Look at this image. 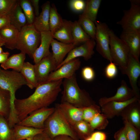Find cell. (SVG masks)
<instances>
[{
	"label": "cell",
	"instance_id": "cell-13",
	"mask_svg": "<svg viewBox=\"0 0 140 140\" xmlns=\"http://www.w3.org/2000/svg\"><path fill=\"white\" fill-rule=\"evenodd\" d=\"M124 74L128 76L135 96L140 99V90L137 81L140 75V63L130 53Z\"/></svg>",
	"mask_w": 140,
	"mask_h": 140
},
{
	"label": "cell",
	"instance_id": "cell-24",
	"mask_svg": "<svg viewBox=\"0 0 140 140\" xmlns=\"http://www.w3.org/2000/svg\"><path fill=\"white\" fill-rule=\"evenodd\" d=\"M73 22L63 19L61 26L53 34L54 38L66 44L73 43L72 29Z\"/></svg>",
	"mask_w": 140,
	"mask_h": 140
},
{
	"label": "cell",
	"instance_id": "cell-45",
	"mask_svg": "<svg viewBox=\"0 0 140 140\" xmlns=\"http://www.w3.org/2000/svg\"><path fill=\"white\" fill-rule=\"evenodd\" d=\"M114 138L115 140H127L125 136L123 127L115 133Z\"/></svg>",
	"mask_w": 140,
	"mask_h": 140
},
{
	"label": "cell",
	"instance_id": "cell-43",
	"mask_svg": "<svg viewBox=\"0 0 140 140\" xmlns=\"http://www.w3.org/2000/svg\"><path fill=\"white\" fill-rule=\"evenodd\" d=\"M10 24V19L9 15L0 14V30Z\"/></svg>",
	"mask_w": 140,
	"mask_h": 140
},
{
	"label": "cell",
	"instance_id": "cell-5",
	"mask_svg": "<svg viewBox=\"0 0 140 140\" xmlns=\"http://www.w3.org/2000/svg\"><path fill=\"white\" fill-rule=\"evenodd\" d=\"M41 41L40 32L32 24H27L19 32L16 48L33 59Z\"/></svg>",
	"mask_w": 140,
	"mask_h": 140
},
{
	"label": "cell",
	"instance_id": "cell-34",
	"mask_svg": "<svg viewBox=\"0 0 140 140\" xmlns=\"http://www.w3.org/2000/svg\"><path fill=\"white\" fill-rule=\"evenodd\" d=\"M0 140H14L13 128H11L7 120L0 115Z\"/></svg>",
	"mask_w": 140,
	"mask_h": 140
},
{
	"label": "cell",
	"instance_id": "cell-35",
	"mask_svg": "<svg viewBox=\"0 0 140 140\" xmlns=\"http://www.w3.org/2000/svg\"><path fill=\"white\" fill-rule=\"evenodd\" d=\"M92 129L94 131L105 129L108 124V119L102 113H99L95 116L89 123Z\"/></svg>",
	"mask_w": 140,
	"mask_h": 140
},
{
	"label": "cell",
	"instance_id": "cell-39",
	"mask_svg": "<svg viewBox=\"0 0 140 140\" xmlns=\"http://www.w3.org/2000/svg\"><path fill=\"white\" fill-rule=\"evenodd\" d=\"M17 1L16 0H0V14H8Z\"/></svg>",
	"mask_w": 140,
	"mask_h": 140
},
{
	"label": "cell",
	"instance_id": "cell-12",
	"mask_svg": "<svg viewBox=\"0 0 140 140\" xmlns=\"http://www.w3.org/2000/svg\"><path fill=\"white\" fill-rule=\"evenodd\" d=\"M96 45L95 40L91 38L81 45L75 47L68 53L66 58L57 68L56 69L64 64L78 57H82L85 60H88L92 58L94 53V50Z\"/></svg>",
	"mask_w": 140,
	"mask_h": 140
},
{
	"label": "cell",
	"instance_id": "cell-28",
	"mask_svg": "<svg viewBox=\"0 0 140 140\" xmlns=\"http://www.w3.org/2000/svg\"><path fill=\"white\" fill-rule=\"evenodd\" d=\"M11 110L10 92L0 87V115L8 120Z\"/></svg>",
	"mask_w": 140,
	"mask_h": 140
},
{
	"label": "cell",
	"instance_id": "cell-16",
	"mask_svg": "<svg viewBox=\"0 0 140 140\" xmlns=\"http://www.w3.org/2000/svg\"><path fill=\"white\" fill-rule=\"evenodd\" d=\"M135 96V94L132 89L128 87L125 80H122L121 85L118 88L116 94L110 97H101L99 100V103L101 106L110 101L123 102Z\"/></svg>",
	"mask_w": 140,
	"mask_h": 140
},
{
	"label": "cell",
	"instance_id": "cell-2",
	"mask_svg": "<svg viewBox=\"0 0 140 140\" xmlns=\"http://www.w3.org/2000/svg\"><path fill=\"white\" fill-rule=\"evenodd\" d=\"M63 90L61 102L67 103L76 107L83 108L95 103L89 94L79 87L76 74L62 81Z\"/></svg>",
	"mask_w": 140,
	"mask_h": 140
},
{
	"label": "cell",
	"instance_id": "cell-14",
	"mask_svg": "<svg viewBox=\"0 0 140 140\" xmlns=\"http://www.w3.org/2000/svg\"><path fill=\"white\" fill-rule=\"evenodd\" d=\"M120 38L128 47L130 53L139 60L140 54V31H123Z\"/></svg>",
	"mask_w": 140,
	"mask_h": 140
},
{
	"label": "cell",
	"instance_id": "cell-6",
	"mask_svg": "<svg viewBox=\"0 0 140 140\" xmlns=\"http://www.w3.org/2000/svg\"><path fill=\"white\" fill-rule=\"evenodd\" d=\"M110 48L113 62L124 74L130 54L128 49L123 42L112 30L109 32Z\"/></svg>",
	"mask_w": 140,
	"mask_h": 140
},
{
	"label": "cell",
	"instance_id": "cell-29",
	"mask_svg": "<svg viewBox=\"0 0 140 140\" xmlns=\"http://www.w3.org/2000/svg\"><path fill=\"white\" fill-rule=\"evenodd\" d=\"M101 2V0L87 1L85 2V6L82 14L95 23L96 20L98 11Z\"/></svg>",
	"mask_w": 140,
	"mask_h": 140
},
{
	"label": "cell",
	"instance_id": "cell-33",
	"mask_svg": "<svg viewBox=\"0 0 140 140\" xmlns=\"http://www.w3.org/2000/svg\"><path fill=\"white\" fill-rule=\"evenodd\" d=\"M77 22L84 31L95 40L96 27L94 23L82 14L79 15Z\"/></svg>",
	"mask_w": 140,
	"mask_h": 140
},
{
	"label": "cell",
	"instance_id": "cell-47",
	"mask_svg": "<svg viewBox=\"0 0 140 140\" xmlns=\"http://www.w3.org/2000/svg\"><path fill=\"white\" fill-rule=\"evenodd\" d=\"M30 2L32 3L33 10H34L35 14L36 17L39 14V2L38 0H31Z\"/></svg>",
	"mask_w": 140,
	"mask_h": 140
},
{
	"label": "cell",
	"instance_id": "cell-7",
	"mask_svg": "<svg viewBox=\"0 0 140 140\" xmlns=\"http://www.w3.org/2000/svg\"><path fill=\"white\" fill-rule=\"evenodd\" d=\"M130 9L123 11L121 20L117 23L125 31H140V1L130 0Z\"/></svg>",
	"mask_w": 140,
	"mask_h": 140
},
{
	"label": "cell",
	"instance_id": "cell-41",
	"mask_svg": "<svg viewBox=\"0 0 140 140\" xmlns=\"http://www.w3.org/2000/svg\"><path fill=\"white\" fill-rule=\"evenodd\" d=\"M81 73L82 77L86 81H91L95 78V72L91 67L86 66L83 67L82 69Z\"/></svg>",
	"mask_w": 140,
	"mask_h": 140
},
{
	"label": "cell",
	"instance_id": "cell-18",
	"mask_svg": "<svg viewBox=\"0 0 140 140\" xmlns=\"http://www.w3.org/2000/svg\"><path fill=\"white\" fill-rule=\"evenodd\" d=\"M64 116L73 126L83 119V108H78L66 102L57 104Z\"/></svg>",
	"mask_w": 140,
	"mask_h": 140
},
{
	"label": "cell",
	"instance_id": "cell-19",
	"mask_svg": "<svg viewBox=\"0 0 140 140\" xmlns=\"http://www.w3.org/2000/svg\"><path fill=\"white\" fill-rule=\"evenodd\" d=\"M140 130V101L132 103L126 107L120 115Z\"/></svg>",
	"mask_w": 140,
	"mask_h": 140
},
{
	"label": "cell",
	"instance_id": "cell-23",
	"mask_svg": "<svg viewBox=\"0 0 140 140\" xmlns=\"http://www.w3.org/2000/svg\"><path fill=\"white\" fill-rule=\"evenodd\" d=\"M19 31L10 24L0 30V36L5 41L6 47L11 50L16 48Z\"/></svg>",
	"mask_w": 140,
	"mask_h": 140
},
{
	"label": "cell",
	"instance_id": "cell-50",
	"mask_svg": "<svg viewBox=\"0 0 140 140\" xmlns=\"http://www.w3.org/2000/svg\"><path fill=\"white\" fill-rule=\"evenodd\" d=\"M5 41L0 36V45L1 46L5 45Z\"/></svg>",
	"mask_w": 140,
	"mask_h": 140
},
{
	"label": "cell",
	"instance_id": "cell-3",
	"mask_svg": "<svg viewBox=\"0 0 140 140\" xmlns=\"http://www.w3.org/2000/svg\"><path fill=\"white\" fill-rule=\"evenodd\" d=\"M24 85H27V83L20 72L0 69V87L9 91L10 94L11 110L8 120L11 124H14L17 121L14 107L16 99L15 94L17 90Z\"/></svg>",
	"mask_w": 140,
	"mask_h": 140
},
{
	"label": "cell",
	"instance_id": "cell-20",
	"mask_svg": "<svg viewBox=\"0 0 140 140\" xmlns=\"http://www.w3.org/2000/svg\"><path fill=\"white\" fill-rule=\"evenodd\" d=\"M52 55L57 68L62 62L66 55L76 46L72 44H66L53 39L51 42Z\"/></svg>",
	"mask_w": 140,
	"mask_h": 140
},
{
	"label": "cell",
	"instance_id": "cell-37",
	"mask_svg": "<svg viewBox=\"0 0 140 140\" xmlns=\"http://www.w3.org/2000/svg\"><path fill=\"white\" fill-rule=\"evenodd\" d=\"M19 2L26 18L27 24H33L35 18L34 10L30 1L21 0L19 1Z\"/></svg>",
	"mask_w": 140,
	"mask_h": 140
},
{
	"label": "cell",
	"instance_id": "cell-52",
	"mask_svg": "<svg viewBox=\"0 0 140 140\" xmlns=\"http://www.w3.org/2000/svg\"></svg>",
	"mask_w": 140,
	"mask_h": 140
},
{
	"label": "cell",
	"instance_id": "cell-4",
	"mask_svg": "<svg viewBox=\"0 0 140 140\" xmlns=\"http://www.w3.org/2000/svg\"><path fill=\"white\" fill-rule=\"evenodd\" d=\"M54 112L44 123V131L51 138L61 135H67L79 140L72 125L64 116L57 104Z\"/></svg>",
	"mask_w": 140,
	"mask_h": 140
},
{
	"label": "cell",
	"instance_id": "cell-21",
	"mask_svg": "<svg viewBox=\"0 0 140 140\" xmlns=\"http://www.w3.org/2000/svg\"><path fill=\"white\" fill-rule=\"evenodd\" d=\"M50 3L47 1L42 6V11L35 18L33 23L36 29L40 32L50 31L49 24Z\"/></svg>",
	"mask_w": 140,
	"mask_h": 140
},
{
	"label": "cell",
	"instance_id": "cell-38",
	"mask_svg": "<svg viewBox=\"0 0 140 140\" xmlns=\"http://www.w3.org/2000/svg\"><path fill=\"white\" fill-rule=\"evenodd\" d=\"M101 113V108L95 103L83 108V120L89 123L96 115Z\"/></svg>",
	"mask_w": 140,
	"mask_h": 140
},
{
	"label": "cell",
	"instance_id": "cell-48",
	"mask_svg": "<svg viewBox=\"0 0 140 140\" xmlns=\"http://www.w3.org/2000/svg\"><path fill=\"white\" fill-rule=\"evenodd\" d=\"M53 140H75L70 136L65 135L57 136L53 138Z\"/></svg>",
	"mask_w": 140,
	"mask_h": 140
},
{
	"label": "cell",
	"instance_id": "cell-44",
	"mask_svg": "<svg viewBox=\"0 0 140 140\" xmlns=\"http://www.w3.org/2000/svg\"><path fill=\"white\" fill-rule=\"evenodd\" d=\"M90 137L93 140H106L107 138L106 134L101 131L94 132Z\"/></svg>",
	"mask_w": 140,
	"mask_h": 140
},
{
	"label": "cell",
	"instance_id": "cell-8",
	"mask_svg": "<svg viewBox=\"0 0 140 140\" xmlns=\"http://www.w3.org/2000/svg\"><path fill=\"white\" fill-rule=\"evenodd\" d=\"M94 23L96 27L95 40L96 50L103 58L113 62L109 46L110 29L105 23L96 20Z\"/></svg>",
	"mask_w": 140,
	"mask_h": 140
},
{
	"label": "cell",
	"instance_id": "cell-26",
	"mask_svg": "<svg viewBox=\"0 0 140 140\" xmlns=\"http://www.w3.org/2000/svg\"><path fill=\"white\" fill-rule=\"evenodd\" d=\"M19 72L26 80L27 85L30 89L36 88L38 86L34 65L29 62H25Z\"/></svg>",
	"mask_w": 140,
	"mask_h": 140
},
{
	"label": "cell",
	"instance_id": "cell-10",
	"mask_svg": "<svg viewBox=\"0 0 140 140\" xmlns=\"http://www.w3.org/2000/svg\"><path fill=\"white\" fill-rule=\"evenodd\" d=\"M34 66L38 85L45 82L49 74L55 70L57 67L51 52Z\"/></svg>",
	"mask_w": 140,
	"mask_h": 140
},
{
	"label": "cell",
	"instance_id": "cell-31",
	"mask_svg": "<svg viewBox=\"0 0 140 140\" xmlns=\"http://www.w3.org/2000/svg\"><path fill=\"white\" fill-rule=\"evenodd\" d=\"M73 44L77 46L83 44L91 38L83 30L77 21L73 22L72 29Z\"/></svg>",
	"mask_w": 140,
	"mask_h": 140
},
{
	"label": "cell",
	"instance_id": "cell-17",
	"mask_svg": "<svg viewBox=\"0 0 140 140\" xmlns=\"http://www.w3.org/2000/svg\"><path fill=\"white\" fill-rule=\"evenodd\" d=\"M40 33V44L36 50L33 56L35 64H38L42 59L50 53V46L52 40L54 39L50 31L41 32Z\"/></svg>",
	"mask_w": 140,
	"mask_h": 140
},
{
	"label": "cell",
	"instance_id": "cell-9",
	"mask_svg": "<svg viewBox=\"0 0 140 140\" xmlns=\"http://www.w3.org/2000/svg\"><path fill=\"white\" fill-rule=\"evenodd\" d=\"M55 107H46L35 110L17 124L38 128L44 129V123L54 112Z\"/></svg>",
	"mask_w": 140,
	"mask_h": 140
},
{
	"label": "cell",
	"instance_id": "cell-36",
	"mask_svg": "<svg viewBox=\"0 0 140 140\" xmlns=\"http://www.w3.org/2000/svg\"><path fill=\"white\" fill-rule=\"evenodd\" d=\"M125 135L127 140H139L140 130L136 128L127 120L123 119Z\"/></svg>",
	"mask_w": 140,
	"mask_h": 140
},
{
	"label": "cell",
	"instance_id": "cell-27",
	"mask_svg": "<svg viewBox=\"0 0 140 140\" xmlns=\"http://www.w3.org/2000/svg\"><path fill=\"white\" fill-rule=\"evenodd\" d=\"M25 55L22 52L12 55L1 64V66L4 70L11 68L19 72L25 62Z\"/></svg>",
	"mask_w": 140,
	"mask_h": 140
},
{
	"label": "cell",
	"instance_id": "cell-22",
	"mask_svg": "<svg viewBox=\"0 0 140 140\" xmlns=\"http://www.w3.org/2000/svg\"><path fill=\"white\" fill-rule=\"evenodd\" d=\"M13 128L14 140H33L34 136L44 130V129L15 124Z\"/></svg>",
	"mask_w": 140,
	"mask_h": 140
},
{
	"label": "cell",
	"instance_id": "cell-32",
	"mask_svg": "<svg viewBox=\"0 0 140 140\" xmlns=\"http://www.w3.org/2000/svg\"><path fill=\"white\" fill-rule=\"evenodd\" d=\"M63 19L57 12L54 3L52 4L50 12L49 24L50 31L53 34L62 25Z\"/></svg>",
	"mask_w": 140,
	"mask_h": 140
},
{
	"label": "cell",
	"instance_id": "cell-49",
	"mask_svg": "<svg viewBox=\"0 0 140 140\" xmlns=\"http://www.w3.org/2000/svg\"><path fill=\"white\" fill-rule=\"evenodd\" d=\"M9 53L8 52H3L0 54V64L5 62L8 58Z\"/></svg>",
	"mask_w": 140,
	"mask_h": 140
},
{
	"label": "cell",
	"instance_id": "cell-25",
	"mask_svg": "<svg viewBox=\"0 0 140 140\" xmlns=\"http://www.w3.org/2000/svg\"><path fill=\"white\" fill-rule=\"evenodd\" d=\"M8 15L10 17L11 24L19 31L27 24L26 18L20 5L19 1H17Z\"/></svg>",
	"mask_w": 140,
	"mask_h": 140
},
{
	"label": "cell",
	"instance_id": "cell-30",
	"mask_svg": "<svg viewBox=\"0 0 140 140\" xmlns=\"http://www.w3.org/2000/svg\"><path fill=\"white\" fill-rule=\"evenodd\" d=\"M79 139L86 140L94 132L89 123L82 120L72 126Z\"/></svg>",
	"mask_w": 140,
	"mask_h": 140
},
{
	"label": "cell",
	"instance_id": "cell-1",
	"mask_svg": "<svg viewBox=\"0 0 140 140\" xmlns=\"http://www.w3.org/2000/svg\"><path fill=\"white\" fill-rule=\"evenodd\" d=\"M62 80L45 82L39 85L34 92L27 98H16L14 103L15 112L19 122L33 111L48 107L54 102L61 91Z\"/></svg>",
	"mask_w": 140,
	"mask_h": 140
},
{
	"label": "cell",
	"instance_id": "cell-40",
	"mask_svg": "<svg viewBox=\"0 0 140 140\" xmlns=\"http://www.w3.org/2000/svg\"><path fill=\"white\" fill-rule=\"evenodd\" d=\"M116 66L113 62H110L107 66L105 69L104 73L107 78L112 79L116 76L118 73Z\"/></svg>",
	"mask_w": 140,
	"mask_h": 140
},
{
	"label": "cell",
	"instance_id": "cell-42",
	"mask_svg": "<svg viewBox=\"0 0 140 140\" xmlns=\"http://www.w3.org/2000/svg\"><path fill=\"white\" fill-rule=\"evenodd\" d=\"M71 8L74 11L79 12L83 11L86 5V2L82 0H72L70 1Z\"/></svg>",
	"mask_w": 140,
	"mask_h": 140
},
{
	"label": "cell",
	"instance_id": "cell-15",
	"mask_svg": "<svg viewBox=\"0 0 140 140\" xmlns=\"http://www.w3.org/2000/svg\"><path fill=\"white\" fill-rule=\"evenodd\" d=\"M140 101L135 96L123 102L111 101L101 106V112L108 119L113 118L116 116H119L124 109L130 104Z\"/></svg>",
	"mask_w": 140,
	"mask_h": 140
},
{
	"label": "cell",
	"instance_id": "cell-51",
	"mask_svg": "<svg viewBox=\"0 0 140 140\" xmlns=\"http://www.w3.org/2000/svg\"><path fill=\"white\" fill-rule=\"evenodd\" d=\"M1 46L0 45V54L3 52L2 48Z\"/></svg>",
	"mask_w": 140,
	"mask_h": 140
},
{
	"label": "cell",
	"instance_id": "cell-46",
	"mask_svg": "<svg viewBox=\"0 0 140 140\" xmlns=\"http://www.w3.org/2000/svg\"><path fill=\"white\" fill-rule=\"evenodd\" d=\"M33 140H53V139L44 130L42 132L36 135Z\"/></svg>",
	"mask_w": 140,
	"mask_h": 140
},
{
	"label": "cell",
	"instance_id": "cell-11",
	"mask_svg": "<svg viewBox=\"0 0 140 140\" xmlns=\"http://www.w3.org/2000/svg\"><path fill=\"white\" fill-rule=\"evenodd\" d=\"M79 59H72L62 65L60 67L52 72L49 75L46 82L68 79L75 74L81 65Z\"/></svg>",
	"mask_w": 140,
	"mask_h": 140
}]
</instances>
